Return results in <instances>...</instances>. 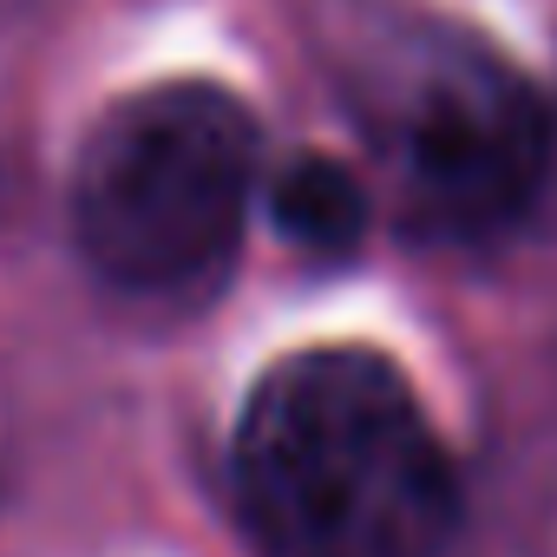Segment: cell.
<instances>
[{
    "instance_id": "cell-1",
    "label": "cell",
    "mask_w": 557,
    "mask_h": 557,
    "mask_svg": "<svg viewBox=\"0 0 557 557\" xmlns=\"http://www.w3.org/2000/svg\"><path fill=\"white\" fill-rule=\"evenodd\" d=\"M230 466L269 557H440L459 524L453 459L374 348L275 361L243 400Z\"/></svg>"
},
{
    "instance_id": "cell-2",
    "label": "cell",
    "mask_w": 557,
    "mask_h": 557,
    "mask_svg": "<svg viewBox=\"0 0 557 557\" xmlns=\"http://www.w3.org/2000/svg\"><path fill=\"white\" fill-rule=\"evenodd\" d=\"M256 119L210 79L119 99L73 171V230L119 289L177 296L223 269L256 190Z\"/></svg>"
},
{
    "instance_id": "cell-3",
    "label": "cell",
    "mask_w": 557,
    "mask_h": 557,
    "mask_svg": "<svg viewBox=\"0 0 557 557\" xmlns=\"http://www.w3.org/2000/svg\"><path fill=\"white\" fill-rule=\"evenodd\" d=\"M368 125L407 216L440 243L505 236L544 190L557 119L550 99L472 34L426 27L381 53Z\"/></svg>"
},
{
    "instance_id": "cell-4",
    "label": "cell",
    "mask_w": 557,
    "mask_h": 557,
    "mask_svg": "<svg viewBox=\"0 0 557 557\" xmlns=\"http://www.w3.org/2000/svg\"><path fill=\"white\" fill-rule=\"evenodd\" d=\"M269 210L283 223V236L309 256H355L368 236V197H361L355 171L322 151L283 164V177L269 190Z\"/></svg>"
}]
</instances>
